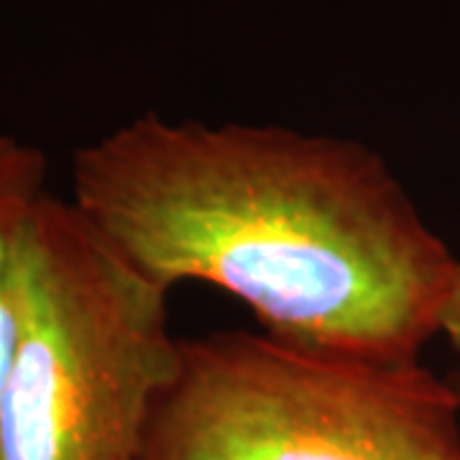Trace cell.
I'll list each match as a JSON object with an SVG mask.
<instances>
[{"instance_id":"6da1fadb","label":"cell","mask_w":460,"mask_h":460,"mask_svg":"<svg viewBox=\"0 0 460 460\" xmlns=\"http://www.w3.org/2000/svg\"><path fill=\"white\" fill-rule=\"evenodd\" d=\"M69 202L138 274L210 284L281 343L420 361L458 256L361 141L148 113L75 151Z\"/></svg>"},{"instance_id":"7a4b0ae2","label":"cell","mask_w":460,"mask_h":460,"mask_svg":"<svg viewBox=\"0 0 460 460\" xmlns=\"http://www.w3.org/2000/svg\"><path fill=\"white\" fill-rule=\"evenodd\" d=\"M169 295L69 199H39L16 251L0 460H144L154 402L180 366Z\"/></svg>"},{"instance_id":"3957f363","label":"cell","mask_w":460,"mask_h":460,"mask_svg":"<svg viewBox=\"0 0 460 460\" xmlns=\"http://www.w3.org/2000/svg\"><path fill=\"white\" fill-rule=\"evenodd\" d=\"M144 460H460V402L422 361L217 330L180 338Z\"/></svg>"},{"instance_id":"277c9868","label":"cell","mask_w":460,"mask_h":460,"mask_svg":"<svg viewBox=\"0 0 460 460\" xmlns=\"http://www.w3.org/2000/svg\"><path fill=\"white\" fill-rule=\"evenodd\" d=\"M49 162L41 148L0 136V399L16 338V251L33 208L44 198Z\"/></svg>"},{"instance_id":"5b68a950","label":"cell","mask_w":460,"mask_h":460,"mask_svg":"<svg viewBox=\"0 0 460 460\" xmlns=\"http://www.w3.org/2000/svg\"><path fill=\"white\" fill-rule=\"evenodd\" d=\"M438 335H443L450 348L460 356V261L450 281V289L445 295L440 320H438Z\"/></svg>"},{"instance_id":"8992f818","label":"cell","mask_w":460,"mask_h":460,"mask_svg":"<svg viewBox=\"0 0 460 460\" xmlns=\"http://www.w3.org/2000/svg\"><path fill=\"white\" fill-rule=\"evenodd\" d=\"M450 378V384H453V389H456V396H458L460 402V371H453V374H447Z\"/></svg>"}]
</instances>
